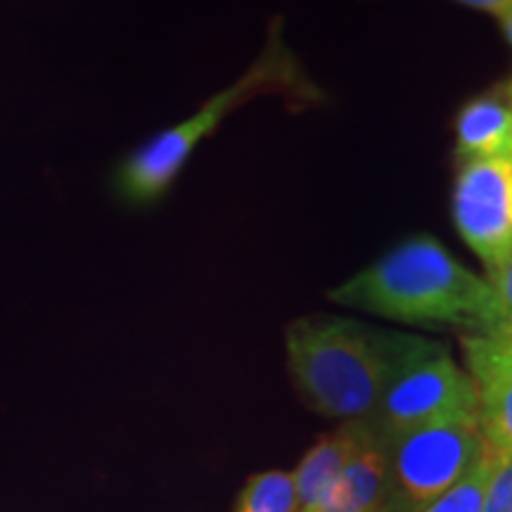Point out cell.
<instances>
[{"instance_id":"10","label":"cell","mask_w":512,"mask_h":512,"mask_svg":"<svg viewBox=\"0 0 512 512\" xmlns=\"http://www.w3.org/2000/svg\"><path fill=\"white\" fill-rule=\"evenodd\" d=\"M479 430L496 458H512V380H477Z\"/></svg>"},{"instance_id":"5","label":"cell","mask_w":512,"mask_h":512,"mask_svg":"<svg viewBox=\"0 0 512 512\" xmlns=\"http://www.w3.org/2000/svg\"><path fill=\"white\" fill-rule=\"evenodd\" d=\"M389 453V512H420L446 494L486 453L477 422L434 425L384 441Z\"/></svg>"},{"instance_id":"12","label":"cell","mask_w":512,"mask_h":512,"mask_svg":"<svg viewBox=\"0 0 512 512\" xmlns=\"http://www.w3.org/2000/svg\"><path fill=\"white\" fill-rule=\"evenodd\" d=\"M498 458L486 448V453L467 470V475L453 484L446 494L434 498L420 512H484L486 491L494 477Z\"/></svg>"},{"instance_id":"1","label":"cell","mask_w":512,"mask_h":512,"mask_svg":"<svg viewBox=\"0 0 512 512\" xmlns=\"http://www.w3.org/2000/svg\"><path fill=\"white\" fill-rule=\"evenodd\" d=\"M328 297L349 309L408 325H451L475 335L501 332V313L489 280L460 264L432 235L401 242Z\"/></svg>"},{"instance_id":"17","label":"cell","mask_w":512,"mask_h":512,"mask_svg":"<svg viewBox=\"0 0 512 512\" xmlns=\"http://www.w3.org/2000/svg\"><path fill=\"white\" fill-rule=\"evenodd\" d=\"M496 19H498V24H501V31H503L505 41H508L510 46H512V8L505 10L503 15L496 17Z\"/></svg>"},{"instance_id":"9","label":"cell","mask_w":512,"mask_h":512,"mask_svg":"<svg viewBox=\"0 0 512 512\" xmlns=\"http://www.w3.org/2000/svg\"><path fill=\"white\" fill-rule=\"evenodd\" d=\"M363 430H366V420L347 422L342 430L323 437L304 453L299 465L290 472L294 491H297L299 512H311L323 501V496L335 484L339 472L344 470V465L356 453Z\"/></svg>"},{"instance_id":"19","label":"cell","mask_w":512,"mask_h":512,"mask_svg":"<svg viewBox=\"0 0 512 512\" xmlns=\"http://www.w3.org/2000/svg\"><path fill=\"white\" fill-rule=\"evenodd\" d=\"M510 214H512V185H510Z\"/></svg>"},{"instance_id":"11","label":"cell","mask_w":512,"mask_h":512,"mask_svg":"<svg viewBox=\"0 0 512 512\" xmlns=\"http://www.w3.org/2000/svg\"><path fill=\"white\" fill-rule=\"evenodd\" d=\"M235 512H299L292 475L283 470H266L249 477L235 503Z\"/></svg>"},{"instance_id":"16","label":"cell","mask_w":512,"mask_h":512,"mask_svg":"<svg viewBox=\"0 0 512 512\" xmlns=\"http://www.w3.org/2000/svg\"><path fill=\"white\" fill-rule=\"evenodd\" d=\"M453 3H460L465 5V8L486 12V15L494 17H501L505 10L512 8V0H453Z\"/></svg>"},{"instance_id":"14","label":"cell","mask_w":512,"mask_h":512,"mask_svg":"<svg viewBox=\"0 0 512 512\" xmlns=\"http://www.w3.org/2000/svg\"><path fill=\"white\" fill-rule=\"evenodd\" d=\"M491 290H494L498 313H501V332H512V254L503 261L501 266H496L494 271L486 273Z\"/></svg>"},{"instance_id":"13","label":"cell","mask_w":512,"mask_h":512,"mask_svg":"<svg viewBox=\"0 0 512 512\" xmlns=\"http://www.w3.org/2000/svg\"><path fill=\"white\" fill-rule=\"evenodd\" d=\"M463 351L472 380L503 377L512 380V332L503 335H465Z\"/></svg>"},{"instance_id":"2","label":"cell","mask_w":512,"mask_h":512,"mask_svg":"<svg viewBox=\"0 0 512 512\" xmlns=\"http://www.w3.org/2000/svg\"><path fill=\"white\" fill-rule=\"evenodd\" d=\"M418 337L380 332L335 316L299 318L287 328V366L313 411L335 420L373 418Z\"/></svg>"},{"instance_id":"3","label":"cell","mask_w":512,"mask_h":512,"mask_svg":"<svg viewBox=\"0 0 512 512\" xmlns=\"http://www.w3.org/2000/svg\"><path fill=\"white\" fill-rule=\"evenodd\" d=\"M280 22L273 24L268 34L264 53L240 76L233 86L204 102L202 110L192 114L181 124L166 128L155 138L147 140L140 150L126 159L119 171V190L133 202H152L176 181L181 169L188 162L195 147L209 133H214L228 112L238 110L245 102H252L256 95L285 93L302 95L311 100L316 88L302 74L297 57L283 43Z\"/></svg>"},{"instance_id":"15","label":"cell","mask_w":512,"mask_h":512,"mask_svg":"<svg viewBox=\"0 0 512 512\" xmlns=\"http://www.w3.org/2000/svg\"><path fill=\"white\" fill-rule=\"evenodd\" d=\"M484 512H512V458H498L486 491Z\"/></svg>"},{"instance_id":"18","label":"cell","mask_w":512,"mask_h":512,"mask_svg":"<svg viewBox=\"0 0 512 512\" xmlns=\"http://www.w3.org/2000/svg\"><path fill=\"white\" fill-rule=\"evenodd\" d=\"M501 86H503V91H505V95H508V100H510V105H512V79L501 83ZM510 159H512V157H510Z\"/></svg>"},{"instance_id":"4","label":"cell","mask_w":512,"mask_h":512,"mask_svg":"<svg viewBox=\"0 0 512 512\" xmlns=\"http://www.w3.org/2000/svg\"><path fill=\"white\" fill-rule=\"evenodd\" d=\"M453 422L479 425L477 384L441 344L422 339L389 382L370 425L382 441H392L422 427Z\"/></svg>"},{"instance_id":"7","label":"cell","mask_w":512,"mask_h":512,"mask_svg":"<svg viewBox=\"0 0 512 512\" xmlns=\"http://www.w3.org/2000/svg\"><path fill=\"white\" fill-rule=\"evenodd\" d=\"M389 491L387 444L366 422L356 453L311 512H389Z\"/></svg>"},{"instance_id":"6","label":"cell","mask_w":512,"mask_h":512,"mask_svg":"<svg viewBox=\"0 0 512 512\" xmlns=\"http://www.w3.org/2000/svg\"><path fill=\"white\" fill-rule=\"evenodd\" d=\"M510 159L463 162L453 185V223L465 245L475 252L486 273L512 254Z\"/></svg>"},{"instance_id":"8","label":"cell","mask_w":512,"mask_h":512,"mask_svg":"<svg viewBox=\"0 0 512 512\" xmlns=\"http://www.w3.org/2000/svg\"><path fill=\"white\" fill-rule=\"evenodd\" d=\"M456 157L460 164L512 157V105L503 86L477 95L458 112Z\"/></svg>"}]
</instances>
